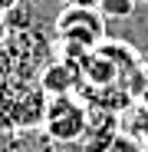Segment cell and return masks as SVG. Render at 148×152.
<instances>
[{
    "label": "cell",
    "instance_id": "cell-1",
    "mask_svg": "<svg viewBox=\"0 0 148 152\" xmlns=\"http://www.w3.org/2000/svg\"><path fill=\"white\" fill-rule=\"evenodd\" d=\"M43 136L63 145L66 152H79L82 139H86V126H89V106L82 103L79 96H49L43 103Z\"/></svg>",
    "mask_w": 148,
    "mask_h": 152
},
{
    "label": "cell",
    "instance_id": "cell-2",
    "mask_svg": "<svg viewBox=\"0 0 148 152\" xmlns=\"http://www.w3.org/2000/svg\"><path fill=\"white\" fill-rule=\"evenodd\" d=\"M53 30H56V37H59L63 46L79 50V53H89V50L102 46L109 40L105 17L99 10H89V7H63L56 13Z\"/></svg>",
    "mask_w": 148,
    "mask_h": 152
},
{
    "label": "cell",
    "instance_id": "cell-3",
    "mask_svg": "<svg viewBox=\"0 0 148 152\" xmlns=\"http://www.w3.org/2000/svg\"><path fill=\"white\" fill-rule=\"evenodd\" d=\"M82 83V69L76 60H56V63H49L43 66L40 73V89L46 96H69V93H76V86Z\"/></svg>",
    "mask_w": 148,
    "mask_h": 152
},
{
    "label": "cell",
    "instance_id": "cell-4",
    "mask_svg": "<svg viewBox=\"0 0 148 152\" xmlns=\"http://www.w3.org/2000/svg\"><path fill=\"white\" fill-rule=\"evenodd\" d=\"M109 40L129 43L135 53H138V60L148 63V7H138L132 20L109 23Z\"/></svg>",
    "mask_w": 148,
    "mask_h": 152
},
{
    "label": "cell",
    "instance_id": "cell-5",
    "mask_svg": "<svg viewBox=\"0 0 148 152\" xmlns=\"http://www.w3.org/2000/svg\"><path fill=\"white\" fill-rule=\"evenodd\" d=\"M0 152H53V142L43 132L17 129V132H0Z\"/></svg>",
    "mask_w": 148,
    "mask_h": 152
},
{
    "label": "cell",
    "instance_id": "cell-6",
    "mask_svg": "<svg viewBox=\"0 0 148 152\" xmlns=\"http://www.w3.org/2000/svg\"><path fill=\"white\" fill-rule=\"evenodd\" d=\"M122 129L148 149V106H129L125 116H122Z\"/></svg>",
    "mask_w": 148,
    "mask_h": 152
},
{
    "label": "cell",
    "instance_id": "cell-7",
    "mask_svg": "<svg viewBox=\"0 0 148 152\" xmlns=\"http://www.w3.org/2000/svg\"><path fill=\"white\" fill-rule=\"evenodd\" d=\"M125 93L132 106H148V63H138V69L129 76Z\"/></svg>",
    "mask_w": 148,
    "mask_h": 152
},
{
    "label": "cell",
    "instance_id": "cell-8",
    "mask_svg": "<svg viewBox=\"0 0 148 152\" xmlns=\"http://www.w3.org/2000/svg\"><path fill=\"white\" fill-rule=\"evenodd\" d=\"M135 10H138V0H102V4H99V13L105 17V23L132 20Z\"/></svg>",
    "mask_w": 148,
    "mask_h": 152
},
{
    "label": "cell",
    "instance_id": "cell-9",
    "mask_svg": "<svg viewBox=\"0 0 148 152\" xmlns=\"http://www.w3.org/2000/svg\"><path fill=\"white\" fill-rule=\"evenodd\" d=\"M105 152H145V145H142L135 136H129L125 129H122V132H118V136L105 145Z\"/></svg>",
    "mask_w": 148,
    "mask_h": 152
},
{
    "label": "cell",
    "instance_id": "cell-10",
    "mask_svg": "<svg viewBox=\"0 0 148 152\" xmlns=\"http://www.w3.org/2000/svg\"><path fill=\"white\" fill-rule=\"evenodd\" d=\"M102 0H63V7H89V10H99Z\"/></svg>",
    "mask_w": 148,
    "mask_h": 152
},
{
    "label": "cell",
    "instance_id": "cell-11",
    "mask_svg": "<svg viewBox=\"0 0 148 152\" xmlns=\"http://www.w3.org/2000/svg\"><path fill=\"white\" fill-rule=\"evenodd\" d=\"M20 4H23V0H0V17H10Z\"/></svg>",
    "mask_w": 148,
    "mask_h": 152
},
{
    "label": "cell",
    "instance_id": "cell-12",
    "mask_svg": "<svg viewBox=\"0 0 148 152\" xmlns=\"http://www.w3.org/2000/svg\"><path fill=\"white\" fill-rule=\"evenodd\" d=\"M4 40H7V20L0 17V43H4Z\"/></svg>",
    "mask_w": 148,
    "mask_h": 152
},
{
    "label": "cell",
    "instance_id": "cell-13",
    "mask_svg": "<svg viewBox=\"0 0 148 152\" xmlns=\"http://www.w3.org/2000/svg\"><path fill=\"white\" fill-rule=\"evenodd\" d=\"M138 7H148V0H138Z\"/></svg>",
    "mask_w": 148,
    "mask_h": 152
},
{
    "label": "cell",
    "instance_id": "cell-14",
    "mask_svg": "<svg viewBox=\"0 0 148 152\" xmlns=\"http://www.w3.org/2000/svg\"><path fill=\"white\" fill-rule=\"evenodd\" d=\"M33 4H40V0H33Z\"/></svg>",
    "mask_w": 148,
    "mask_h": 152
},
{
    "label": "cell",
    "instance_id": "cell-15",
    "mask_svg": "<svg viewBox=\"0 0 148 152\" xmlns=\"http://www.w3.org/2000/svg\"><path fill=\"white\" fill-rule=\"evenodd\" d=\"M145 152H148V149H145Z\"/></svg>",
    "mask_w": 148,
    "mask_h": 152
}]
</instances>
